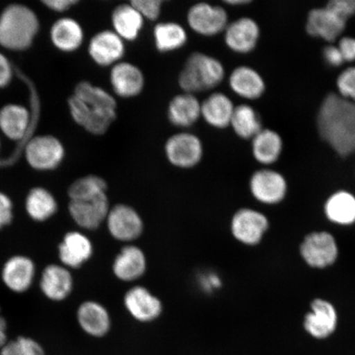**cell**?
Here are the masks:
<instances>
[{"label": "cell", "mask_w": 355, "mask_h": 355, "mask_svg": "<svg viewBox=\"0 0 355 355\" xmlns=\"http://www.w3.org/2000/svg\"><path fill=\"white\" fill-rule=\"evenodd\" d=\"M71 118L84 130L94 136L105 135L117 119L115 96L89 81L79 82L69 97Z\"/></svg>", "instance_id": "1"}, {"label": "cell", "mask_w": 355, "mask_h": 355, "mask_svg": "<svg viewBox=\"0 0 355 355\" xmlns=\"http://www.w3.org/2000/svg\"><path fill=\"white\" fill-rule=\"evenodd\" d=\"M316 124L319 137L340 157L355 154V102L336 92L327 93L318 109Z\"/></svg>", "instance_id": "2"}, {"label": "cell", "mask_w": 355, "mask_h": 355, "mask_svg": "<svg viewBox=\"0 0 355 355\" xmlns=\"http://www.w3.org/2000/svg\"><path fill=\"white\" fill-rule=\"evenodd\" d=\"M13 69L15 70L17 76L21 78L29 89L32 111H29L24 106L16 104L4 105L0 110V130L8 139L20 143L19 148L15 149V153H12L8 159L0 161V166H11L16 162L26 145L32 139L33 132L37 126L40 112H41L38 93L32 80L26 76L16 67Z\"/></svg>", "instance_id": "3"}, {"label": "cell", "mask_w": 355, "mask_h": 355, "mask_svg": "<svg viewBox=\"0 0 355 355\" xmlns=\"http://www.w3.org/2000/svg\"><path fill=\"white\" fill-rule=\"evenodd\" d=\"M40 30L35 12L28 6L12 3L0 15V46L12 51L28 50Z\"/></svg>", "instance_id": "4"}, {"label": "cell", "mask_w": 355, "mask_h": 355, "mask_svg": "<svg viewBox=\"0 0 355 355\" xmlns=\"http://www.w3.org/2000/svg\"><path fill=\"white\" fill-rule=\"evenodd\" d=\"M225 77V66L217 58L195 51L186 59L178 76V85L182 92L196 95L214 90Z\"/></svg>", "instance_id": "5"}, {"label": "cell", "mask_w": 355, "mask_h": 355, "mask_svg": "<svg viewBox=\"0 0 355 355\" xmlns=\"http://www.w3.org/2000/svg\"><path fill=\"white\" fill-rule=\"evenodd\" d=\"M164 153L171 166L190 170L202 161L204 145L198 135L184 130L168 137L164 145Z\"/></svg>", "instance_id": "6"}, {"label": "cell", "mask_w": 355, "mask_h": 355, "mask_svg": "<svg viewBox=\"0 0 355 355\" xmlns=\"http://www.w3.org/2000/svg\"><path fill=\"white\" fill-rule=\"evenodd\" d=\"M300 254L309 268L325 269L336 263L339 247L334 235L327 232H313L300 243Z\"/></svg>", "instance_id": "7"}, {"label": "cell", "mask_w": 355, "mask_h": 355, "mask_svg": "<svg viewBox=\"0 0 355 355\" xmlns=\"http://www.w3.org/2000/svg\"><path fill=\"white\" fill-rule=\"evenodd\" d=\"M25 155L30 166L35 170L51 171L63 163L66 150L58 137L40 135L33 137L26 145Z\"/></svg>", "instance_id": "8"}, {"label": "cell", "mask_w": 355, "mask_h": 355, "mask_svg": "<svg viewBox=\"0 0 355 355\" xmlns=\"http://www.w3.org/2000/svg\"><path fill=\"white\" fill-rule=\"evenodd\" d=\"M105 224L111 237L127 244L137 241L144 232L143 217L128 204L111 207Z\"/></svg>", "instance_id": "9"}, {"label": "cell", "mask_w": 355, "mask_h": 355, "mask_svg": "<svg viewBox=\"0 0 355 355\" xmlns=\"http://www.w3.org/2000/svg\"><path fill=\"white\" fill-rule=\"evenodd\" d=\"M186 21L194 33L205 37L223 33L230 22L228 12L225 8L206 2L196 3L190 6Z\"/></svg>", "instance_id": "10"}, {"label": "cell", "mask_w": 355, "mask_h": 355, "mask_svg": "<svg viewBox=\"0 0 355 355\" xmlns=\"http://www.w3.org/2000/svg\"><path fill=\"white\" fill-rule=\"evenodd\" d=\"M270 222L265 214L250 207L235 211L230 220V232L235 241L247 246H257L268 232Z\"/></svg>", "instance_id": "11"}, {"label": "cell", "mask_w": 355, "mask_h": 355, "mask_svg": "<svg viewBox=\"0 0 355 355\" xmlns=\"http://www.w3.org/2000/svg\"><path fill=\"white\" fill-rule=\"evenodd\" d=\"M252 198L264 205H277L285 200L288 184L285 176L269 168L256 171L250 180Z\"/></svg>", "instance_id": "12"}, {"label": "cell", "mask_w": 355, "mask_h": 355, "mask_svg": "<svg viewBox=\"0 0 355 355\" xmlns=\"http://www.w3.org/2000/svg\"><path fill=\"white\" fill-rule=\"evenodd\" d=\"M87 53L96 65L111 68L123 60L126 55V42L112 30H101L89 40Z\"/></svg>", "instance_id": "13"}, {"label": "cell", "mask_w": 355, "mask_h": 355, "mask_svg": "<svg viewBox=\"0 0 355 355\" xmlns=\"http://www.w3.org/2000/svg\"><path fill=\"white\" fill-rule=\"evenodd\" d=\"M109 81L114 96L126 100L140 96L146 86L143 70L131 62L124 60L111 67Z\"/></svg>", "instance_id": "14"}, {"label": "cell", "mask_w": 355, "mask_h": 355, "mask_svg": "<svg viewBox=\"0 0 355 355\" xmlns=\"http://www.w3.org/2000/svg\"><path fill=\"white\" fill-rule=\"evenodd\" d=\"M110 204L107 194L101 196L73 200L69 204L71 218L80 228L85 230H96L105 223Z\"/></svg>", "instance_id": "15"}, {"label": "cell", "mask_w": 355, "mask_h": 355, "mask_svg": "<svg viewBox=\"0 0 355 355\" xmlns=\"http://www.w3.org/2000/svg\"><path fill=\"white\" fill-rule=\"evenodd\" d=\"M123 305L130 316L141 323L157 320L164 310L162 301L159 297L143 286L131 287L124 294Z\"/></svg>", "instance_id": "16"}, {"label": "cell", "mask_w": 355, "mask_h": 355, "mask_svg": "<svg viewBox=\"0 0 355 355\" xmlns=\"http://www.w3.org/2000/svg\"><path fill=\"white\" fill-rule=\"evenodd\" d=\"M304 328L308 334L317 340L330 337L338 325V313L332 303L317 298L311 302L310 312L305 314Z\"/></svg>", "instance_id": "17"}, {"label": "cell", "mask_w": 355, "mask_h": 355, "mask_svg": "<svg viewBox=\"0 0 355 355\" xmlns=\"http://www.w3.org/2000/svg\"><path fill=\"white\" fill-rule=\"evenodd\" d=\"M223 33L225 43L230 51L247 55L254 51L259 44L261 30L254 19L243 17L229 22Z\"/></svg>", "instance_id": "18"}, {"label": "cell", "mask_w": 355, "mask_h": 355, "mask_svg": "<svg viewBox=\"0 0 355 355\" xmlns=\"http://www.w3.org/2000/svg\"><path fill=\"white\" fill-rule=\"evenodd\" d=\"M346 24L347 22L325 6L309 12L305 30L310 37L334 44L345 32Z\"/></svg>", "instance_id": "19"}, {"label": "cell", "mask_w": 355, "mask_h": 355, "mask_svg": "<svg viewBox=\"0 0 355 355\" xmlns=\"http://www.w3.org/2000/svg\"><path fill=\"white\" fill-rule=\"evenodd\" d=\"M148 259L145 252L135 244H126L115 256L112 263L114 276L123 282H135L146 274Z\"/></svg>", "instance_id": "20"}, {"label": "cell", "mask_w": 355, "mask_h": 355, "mask_svg": "<svg viewBox=\"0 0 355 355\" xmlns=\"http://www.w3.org/2000/svg\"><path fill=\"white\" fill-rule=\"evenodd\" d=\"M94 245L85 234L71 232L64 235L59 245V257L65 268H81L92 259Z\"/></svg>", "instance_id": "21"}, {"label": "cell", "mask_w": 355, "mask_h": 355, "mask_svg": "<svg viewBox=\"0 0 355 355\" xmlns=\"http://www.w3.org/2000/svg\"><path fill=\"white\" fill-rule=\"evenodd\" d=\"M166 114L173 126L180 130H189L201 119V101L196 95L180 93L168 102Z\"/></svg>", "instance_id": "22"}, {"label": "cell", "mask_w": 355, "mask_h": 355, "mask_svg": "<svg viewBox=\"0 0 355 355\" xmlns=\"http://www.w3.org/2000/svg\"><path fill=\"white\" fill-rule=\"evenodd\" d=\"M77 319L82 330L96 338L107 335L112 323L108 309L95 300H86L79 305Z\"/></svg>", "instance_id": "23"}, {"label": "cell", "mask_w": 355, "mask_h": 355, "mask_svg": "<svg viewBox=\"0 0 355 355\" xmlns=\"http://www.w3.org/2000/svg\"><path fill=\"white\" fill-rule=\"evenodd\" d=\"M232 91L241 98L255 101L261 98L266 92V83L261 75L252 67H236L228 79Z\"/></svg>", "instance_id": "24"}, {"label": "cell", "mask_w": 355, "mask_h": 355, "mask_svg": "<svg viewBox=\"0 0 355 355\" xmlns=\"http://www.w3.org/2000/svg\"><path fill=\"white\" fill-rule=\"evenodd\" d=\"M50 37L53 46L58 51L73 53L83 46L85 33L78 20L73 17H64L52 25Z\"/></svg>", "instance_id": "25"}, {"label": "cell", "mask_w": 355, "mask_h": 355, "mask_svg": "<svg viewBox=\"0 0 355 355\" xmlns=\"http://www.w3.org/2000/svg\"><path fill=\"white\" fill-rule=\"evenodd\" d=\"M113 32L125 42H133L140 37L145 20L131 3L119 4L111 12Z\"/></svg>", "instance_id": "26"}, {"label": "cell", "mask_w": 355, "mask_h": 355, "mask_svg": "<svg viewBox=\"0 0 355 355\" xmlns=\"http://www.w3.org/2000/svg\"><path fill=\"white\" fill-rule=\"evenodd\" d=\"M40 285L48 299L59 302L72 294L74 281L69 268L53 264L44 268Z\"/></svg>", "instance_id": "27"}, {"label": "cell", "mask_w": 355, "mask_h": 355, "mask_svg": "<svg viewBox=\"0 0 355 355\" xmlns=\"http://www.w3.org/2000/svg\"><path fill=\"white\" fill-rule=\"evenodd\" d=\"M235 105L227 95L220 92L211 93L201 101V119L216 130L230 125Z\"/></svg>", "instance_id": "28"}, {"label": "cell", "mask_w": 355, "mask_h": 355, "mask_svg": "<svg viewBox=\"0 0 355 355\" xmlns=\"http://www.w3.org/2000/svg\"><path fill=\"white\" fill-rule=\"evenodd\" d=\"M323 213L333 225L348 226L355 224V196L349 191L340 189L333 193L324 202Z\"/></svg>", "instance_id": "29"}, {"label": "cell", "mask_w": 355, "mask_h": 355, "mask_svg": "<svg viewBox=\"0 0 355 355\" xmlns=\"http://www.w3.org/2000/svg\"><path fill=\"white\" fill-rule=\"evenodd\" d=\"M155 48L162 54L180 51L187 44V30L179 22L166 21L157 22L153 32Z\"/></svg>", "instance_id": "30"}, {"label": "cell", "mask_w": 355, "mask_h": 355, "mask_svg": "<svg viewBox=\"0 0 355 355\" xmlns=\"http://www.w3.org/2000/svg\"><path fill=\"white\" fill-rule=\"evenodd\" d=\"M2 276L6 285L12 291H28L35 277V265L28 257H13L4 265Z\"/></svg>", "instance_id": "31"}, {"label": "cell", "mask_w": 355, "mask_h": 355, "mask_svg": "<svg viewBox=\"0 0 355 355\" xmlns=\"http://www.w3.org/2000/svg\"><path fill=\"white\" fill-rule=\"evenodd\" d=\"M251 141L252 155L261 165H273L281 157L284 144L282 136L277 131L263 128Z\"/></svg>", "instance_id": "32"}, {"label": "cell", "mask_w": 355, "mask_h": 355, "mask_svg": "<svg viewBox=\"0 0 355 355\" xmlns=\"http://www.w3.org/2000/svg\"><path fill=\"white\" fill-rule=\"evenodd\" d=\"M230 127L235 135L243 140H252L263 130L259 113L248 104L235 106Z\"/></svg>", "instance_id": "33"}, {"label": "cell", "mask_w": 355, "mask_h": 355, "mask_svg": "<svg viewBox=\"0 0 355 355\" xmlns=\"http://www.w3.org/2000/svg\"><path fill=\"white\" fill-rule=\"evenodd\" d=\"M26 207L33 220L44 221L55 214L58 203L50 191L38 187L30 191L26 198Z\"/></svg>", "instance_id": "34"}, {"label": "cell", "mask_w": 355, "mask_h": 355, "mask_svg": "<svg viewBox=\"0 0 355 355\" xmlns=\"http://www.w3.org/2000/svg\"><path fill=\"white\" fill-rule=\"evenodd\" d=\"M108 184L103 178L88 175L79 178L69 186L68 195L70 201L88 199L107 194Z\"/></svg>", "instance_id": "35"}, {"label": "cell", "mask_w": 355, "mask_h": 355, "mask_svg": "<svg viewBox=\"0 0 355 355\" xmlns=\"http://www.w3.org/2000/svg\"><path fill=\"white\" fill-rule=\"evenodd\" d=\"M0 355H46L41 345L37 341L21 336L4 345Z\"/></svg>", "instance_id": "36"}, {"label": "cell", "mask_w": 355, "mask_h": 355, "mask_svg": "<svg viewBox=\"0 0 355 355\" xmlns=\"http://www.w3.org/2000/svg\"><path fill=\"white\" fill-rule=\"evenodd\" d=\"M337 94L355 102V66L348 67L336 78Z\"/></svg>", "instance_id": "37"}, {"label": "cell", "mask_w": 355, "mask_h": 355, "mask_svg": "<svg viewBox=\"0 0 355 355\" xmlns=\"http://www.w3.org/2000/svg\"><path fill=\"white\" fill-rule=\"evenodd\" d=\"M130 3L145 21H150L159 20L165 3L162 0H132Z\"/></svg>", "instance_id": "38"}, {"label": "cell", "mask_w": 355, "mask_h": 355, "mask_svg": "<svg viewBox=\"0 0 355 355\" xmlns=\"http://www.w3.org/2000/svg\"><path fill=\"white\" fill-rule=\"evenodd\" d=\"M326 7L346 22L355 15V0H331Z\"/></svg>", "instance_id": "39"}, {"label": "cell", "mask_w": 355, "mask_h": 355, "mask_svg": "<svg viewBox=\"0 0 355 355\" xmlns=\"http://www.w3.org/2000/svg\"><path fill=\"white\" fill-rule=\"evenodd\" d=\"M322 57L326 64L332 67V68H339L345 64L343 57L341 55L338 47L335 46L334 44H328L324 47Z\"/></svg>", "instance_id": "40"}, {"label": "cell", "mask_w": 355, "mask_h": 355, "mask_svg": "<svg viewBox=\"0 0 355 355\" xmlns=\"http://www.w3.org/2000/svg\"><path fill=\"white\" fill-rule=\"evenodd\" d=\"M345 63H353L355 61V38L341 37L337 44Z\"/></svg>", "instance_id": "41"}, {"label": "cell", "mask_w": 355, "mask_h": 355, "mask_svg": "<svg viewBox=\"0 0 355 355\" xmlns=\"http://www.w3.org/2000/svg\"><path fill=\"white\" fill-rule=\"evenodd\" d=\"M12 203L7 195L0 193V230L11 223Z\"/></svg>", "instance_id": "42"}, {"label": "cell", "mask_w": 355, "mask_h": 355, "mask_svg": "<svg viewBox=\"0 0 355 355\" xmlns=\"http://www.w3.org/2000/svg\"><path fill=\"white\" fill-rule=\"evenodd\" d=\"M13 67L8 58L0 53V88L10 85L13 75Z\"/></svg>", "instance_id": "43"}, {"label": "cell", "mask_w": 355, "mask_h": 355, "mask_svg": "<svg viewBox=\"0 0 355 355\" xmlns=\"http://www.w3.org/2000/svg\"><path fill=\"white\" fill-rule=\"evenodd\" d=\"M199 285L207 293H212L220 288L221 279L215 272H206L200 276Z\"/></svg>", "instance_id": "44"}, {"label": "cell", "mask_w": 355, "mask_h": 355, "mask_svg": "<svg viewBox=\"0 0 355 355\" xmlns=\"http://www.w3.org/2000/svg\"><path fill=\"white\" fill-rule=\"evenodd\" d=\"M48 10L55 12H65L79 3L78 0H44L42 2Z\"/></svg>", "instance_id": "45"}, {"label": "cell", "mask_w": 355, "mask_h": 355, "mask_svg": "<svg viewBox=\"0 0 355 355\" xmlns=\"http://www.w3.org/2000/svg\"><path fill=\"white\" fill-rule=\"evenodd\" d=\"M7 324L6 321L4 320V318L0 314V349H2L7 343Z\"/></svg>", "instance_id": "46"}, {"label": "cell", "mask_w": 355, "mask_h": 355, "mask_svg": "<svg viewBox=\"0 0 355 355\" xmlns=\"http://www.w3.org/2000/svg\"><path fill=\"white\" fill-rule=\"evenodd\" d=\"M250 3L251 1H250V0H228V1H225V3L230 6H247V4H250Z\"/></svg>", "instance_id": "47"}]
</instances>
